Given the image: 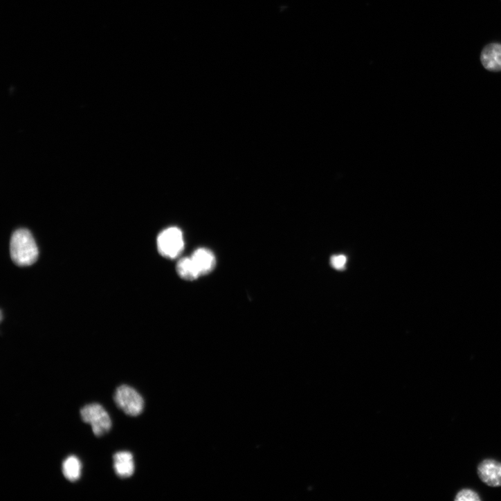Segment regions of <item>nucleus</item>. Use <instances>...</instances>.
Returning <instances> with one entry per match:
<instances>
[{
    "label": "nucleus",
    "instance_id": "1",
    "mask_svg": "<svg viewBox=\"0 0 501 501\" xmlns=\"http://www.w3.org/2000/svg\"><path fill=\"white\" fill-rule=\"evenodd\" d=\"M10 253L13 262L19 266H29L37 261L39 249L29 230L19 229L13 234Z\"/></svg>",
    "mask_w": 501,
    "mask_h": 501
},
{
    "label": "nucleus",
    "instance_id": "2",
    "mask_svg": "<svg viewBox=\"0 0 501 501\" xmlns=\"http://www.w3.org/2000/svg\"><path fill=\"white\" fill-rule=\"evenodd\" d=\"M158 249L160 254L169 259L179 257L185 246L182 231L176 227H171L160 233L157 239Z\"/></svg>",
    "mask_w": 501,
    "mask_h": 501
},
{
    "label": "nucleus",
    "instance_id": "3",
    "mask_svg": "<svg viewBox=\"0 0 501 501\" xmlns=\"http://www.w3.org/2000/svg\"><path fill=\"white\" fill-rule=\"evenodd\" d=\"M114 401L118 408L131 417H138L144 410L145 401L142 396L134 388L122 385L114 394Z\"/></svg>",
    "mask_w": 501,
    "mask_h": 501
},
{
    "label": "nucleus",
    "instance_id": "4",
    "mask_svg": "<svg viewBox=\"0 0 501 501\" xmlns=\"http://www.w3.org/2000/svg\"><path fill=\"white\" fill-rule=\"evenodd\" d=\"M82 421L91 425L93 434L100 437L111 428V420L107 411L99 404L86 406L80 411Z\"/></svg>",
    "mask_w": 501,
    "mask_h": 501
},
{
    "label": "nucleus",
    "instance_id": "5",
    "mask_svg": "<svg viewBox=\"0 0 501 501\" xmlns=\"http://www.w3.org/2000/svg\"><path fill=\"white\" fill-rule=\"evenodd\" d=\"M477 472L481 481L489 486H501V462L485 459L477 466Z\"/></svg>",
    "mask_w": 501,
    "mask_h": 501
},
{
    "label": "nucleus",
    "instance_id": "6",
    "mask_svg": "<svg viewBox=\"0 0 501 501\" xmlns=\"http://www.w3.org/2000/svg\"><path fill=\"white\" fill-rule=\"evenodd\" d=\"M113 468L116 475L121 478L131 477L135 472L133 455L127 451L118 452L113 455Z\"/></svg>",
    "mask_w": 501,
    "mask_h": 501
},
{
    "label": "nucleus",
    "instance_id": "7",
    "mask_svg": "<svg viewBox=\"0 0 501 501\" xmlns=\"http://www.w3.org/2000/svg\"><path fill=\"white\" fill-rule=\"evenodd\" d=\"M201 277L210 273L216 266V259L210 250L200 248L191 257Z\"/></svg>",
    "mask_w": 501,
    "mask_h": 501
},
{
    "label": "nucleus",
    "instance_id": "8",
    "mask_svg": "<svg viewBox=\"0 0 501 501\" xmlns=\"http://www.w3.org/2000/svg\"><path fill=\"white\" fill-rule=\"evenodd\" d=\"M483 66L490 71H501V45L492 44L486 46L481 53Z\"/></svg>",
    "mask_w": 501,
    "mask_h": 501
},
{
    "label": "nucleus",
    "instance_id": "9",
    "mask_svg": "<svg viewBox=\"0 0 501 501\" xmlns=\"http://www.w3.org/2000/svg\"><path fill=\"white\" fill-rule=\"evenodd\" d=\"M178 275L182 279L188 281H194L201 277L191 257L181 259L176 266Z\"/></svg>",
    "mask_w": 501,
    "mask_h": 501
},
{
    "label": "nucleus",
    "instance_id": "10",
    "mask_svg": "<svg viewBox=\"0 0 501 501\" xmlns=\"http://www.w3.org/2000/svg\"><path fill=\"white\" fill-rule=\"evenodd\" d=\"M82 467V463L77 457L70 456L63 462V474L69 481L75 482L81 476Z\"/></svg>",
    "mask_w": 501,
    "mask_h": 501
},
{
    "label": "nucleus",
    "instance_id": "11",
    "mask_svg": "<svg viewBox=\"0 0 501 501\" xmlns=\"http://www.w3.org/2000/svg\"><path fill=\"white\" fill-rule=\"evenodd\" d=\"M455 501H480L482 498L475 491L471 489H462L455 495Z\"/></svg>",
    "mask_w": 501,
    "mask_h": 501
},
{
    "label": "nucleus",
    "instance_id": "12",
    "mask_svg": "<svg viewBox=\"0 0 501 501\" xmlns=\"http://www.w3.org/2000/svg\"><path fill=\"white\" fill-rule=\"evenodd\" d=\"M346 264V257L343 255L333 257L331 259V264L336 269H343Z\"/></svg>",
    "mask_w": 501,
    "mask_h": 501
}]
</instances>
